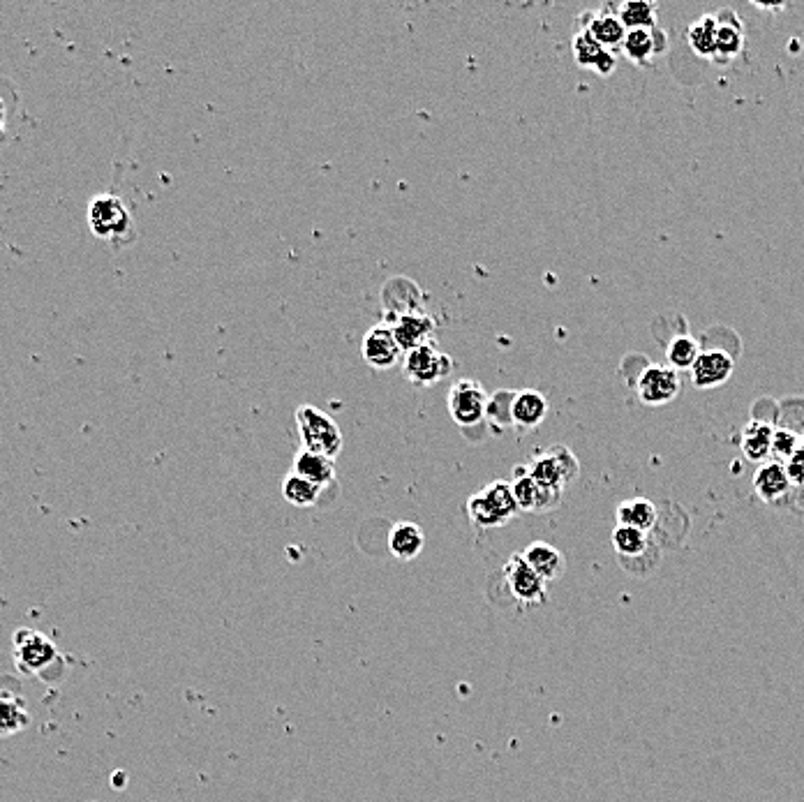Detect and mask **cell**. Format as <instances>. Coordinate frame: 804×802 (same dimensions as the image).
Wrapping results in <instances>:
<instances>
[{
    "instance_id": "277c9868",
    "label": "cell",
    "mask_w": 804,
    "mask_h": 802,
    "mask_svg": "<svg viewBox=\"0 0 804 802\" xmlns=\"http://www.w3.org/2000/svg\"><path fill=\"white\" fill-rule=\"evenodd\" d=\"M525 467L534 481L557 490H564L580 477L578 458L564 444H553L550 449L541 451Z\"/></svg>"
},
{
    "instance_id": "484cf974",
    "label": "cell",
    "mask_w": 804,
    "mask_h": 802,
    "mask_svg": "<svg viewBox=\"0 0 804 802\" xmlns=\"http://www.w3.org/2000/svg\"><path fill=\"white\" fill-rule=\"evenodd\" d=\"M717 33H719V19L717 14H705V17L696 19L687 31V42L694 49V54L701 58H717Z\"/></svg>"
},
{
    "instance_id": "52a82bcc",
    "label": "cell",
    "mask_w": 804,
    "mask_h": 802,
    "mask_svg": "<svg viewBox=\"0 0 804 802\" xmlns=\"http://www.w3.org/2000/svg\"><path fill=\"white\" fill-rule=\"evenodd\" d=\"M490 396L476 380H458L449 391V414L460 428H474L488 417Z\"/></svg>"
},
{
    "instance_id": "4316f807",
    "label": "cell",
    "mask_w": 804,
    "mask_h": 802,
    "mask_svg": "<svg viewBox=\"0 0 804 802\" xmlns=\"http://www.w3.org/2000/svg\"><path fill=\"white\" fill-rule=\"evenodd\" d=\"M657 12V3L650 0H627L617 5V17L627 31H654L659 26Z\"/></svg>"
},
{
    "instance_id": "e0dca14e",
    "label": "cell",
    "mask_w": 804,
    "mask_h": 802,
    "mask_svg": "<svg viewBox=\"0 0 804 802\" xmlns=\"http://www.w3.org/2000/svg\"><path fill=\"white\" fill-rule=\"evenodd\" d=\"M571 49H573V58H576V63L580 68H587V70H594L601 77H608V74H613L615 65H617V58L613 51L603 49L601 44L594 40V37L587 33V31H576L573 35V42H571Z\"/></svg>"
},
{
    "instance_id": "7c38bea8",
    "label": "cell",
    "mask_w": 804,
    "mask_h": 802,
    "mask_svg": "<svg viewBox=\"0 0 804 802\" xmlns=\"http://www.w3.org/2000/svg\"><path fill=\"white\" fill-rule=\"evenodd\" d=\"M361 356L370 368L375 370H391L398 366L400 359H405L396 336H393L389 324H377L363 336L361 343Z\"/></svg>"
},
{
    "instance_id": "d6986e66",
    "label": "cell",
    "mask_w": 804,
    "mask_h": 802,
    "mask_svg": "<svg viewBox=\"0 0 804 802\" xmlns=\"http://www.w3.org/2000/svg\"><path fill=\"white\" fill-rule=\"evenodd\" d=\"M520 555L534 569V574H539L546 583L557 581L564 574V567H567L564 555L555 546L546 544V541H534Z\"/></svg>"
},
{
    "instance_id": "ac0fdd59",
    "label": "cell",
    "mask_w": 804,
    "mask_h": 802,
    "mask_svg": "<svg viewBox=\"0 0 804 802\" xmlns=\"http://www.w3.org/2000/svg\"><path fill=\"white\" fill-rule=\"evenodd\" d=\"M791 479H788L786 465L779 460H765L754 474V490L763 502L777 504L791 493Z\"/></svg>"
},
{
    "instance_id": "5bb4252c",
    "label": "cell",
    "mask_w": 804,
    "mask_h": 802,
    "mask_svg": "<svg viewBox=\"0 0 804 802\" xmlns=\"http://www.w3.org/2000/svg\"><path fill=\"white\" fill-rule=\"evenodd\" d=\"M578 31H587L603 49L622 51V42L627 37V28L617 17V7H606L599 12H585L578 17Z\"/></svg>"
},
{
    "instance_id": "2e32d148",
    "label": "cell",
    "mask_w": 804,
    "mask_h": 802,
    "mask_svg": "<svg viewBox=\"0 0 804 802\" xmlns=\"http://www.w3.org/2000/svg\"><path fill=\"white\" fill-rule=\"evenodd\" d=\"M548 398L534 389H523L513 393L511 400V423L518 433H530L539 428L548 417Z\"/></svg>"
},
{
    "instance_id": "44dd1931",
    "label": "cell",
    "mask_w": 804,
    "mask_h": 802,
    "mask_svg": "<svg viewBox=\"0 0 804 802\" xmlns=\"http://www.w3.org/2000/svg\"><path fill=\"white\" fill-rule=\"evenodd\" d=\"M719 33H717V58L714 61L728 63L742 54L744 49V26L735 12H724L719 17Z\"/></svg>"
},
{
    "instance_id": "836d02e7",
    "label": "cell",
    "mask_w": 804,
    "mask_h": 802,
    "mask_svg": "<svg viewBox=\"0 0 804 802\" xmlns=\"http://www.w3.org/2000/svg\"><path fill=\"white\" fill-rule=\"evenodd\" d=\"M652 37H654V51H657V56L664 54L666 47H668L666 31H661V28L657 26V28H654V31H652Z\"/></svg>"
},
{
    "instance_id": "8fae6325",
    "label": "cell",
    "mask_w": 804,
    "mask_h": 802,
    "mask_svg": "<svg viewBox=\"0 0 804 802\" xmlns=\"http://www.w3.org/2000/svg\"><path fill=\"white\" fill-rule=\"evenodd\" d=\"M680 391H682L680 375H677V370L668 366H647L643 373H640L636 384L640 403L650 407L673 403V400L680 396Z\"/></svg>"
},
{
    "instance_id": "1f68e13d",
    "label": "cell",
    "mask_w": 804,
    "mask_h": 802,
    "mask_svg": "<svg viewBox=\"0 0 804 802\" xmlns=\"http://www.w3.org/2000/svg\"><path fill=\"white\" fill-rule=\"evenodd\" d=\"M786 472L788 479H791L793 486H804V442L798 447V451L786 460Z\"/></svg>"
},
{
    "instance_id": "603a6c76",
    "label": "cell",
    "mask_w": 804,
    "mask_h": 802,
    "mask_svg": "<svg viewBox=\"0 0 804 802\" xmlns=\"http://www.w3.org/2000/svg\"><path fill=\"white\" fill-rule=\"evenodd\" d=\"M292 472L299 474V477L312 481V484L326 488L333 484L335 479V460L326 458L322 454H312V451L299 449V454L294 456Z\"/></svg>"
},
{
    "instance_id": "cb8c5ba5",
    "label": "cell",
    "mask_w": 804,
    "mask_h": 802,
    "mask_svg": "<svg viewBox=\"0 0 804 802\" xmlns=\"http://www.w3.org/2000/svg\"><path fill=\"white\" fill-rule=\"evenodd\" d=\"M31 726L26 701L14 692H0V738L17 735Z\"/></svg>"
},
{
    "instance_id": "7402d4cb",
    "label": "cell",
    "mask_w": 804,
    "mask_h": 802,
    "mask_svg": "<svg viewBox=\"0 0 804 802\" xmlns=\"http://www.w3.org/2000/svg\"><path fill=\"white\" fill-rule=\"evenodd\" d=\"M772 440L774 428L765 421H749L742 430L740 449L742 456L751 463H765L772 456Z\"/></svg>"
},
{
    "instance_id": "e575fe53",
    "label": "cell",
    "mask_w": 804,
    "mask_h": 802,
    "mask_svg": "<svg viewBox=\"0 0 804 802\" xmlns=\"http://www.w3.org/2000/svg\"><path fill=\"white\" fill-rule=\"evenodd\" d=\"M756 7H758V10H765V12H768V10H770V12H774V10H784V5H781V3H779V5H761V3H756Z\"/></svg>"
},
{
    "instance_id": "5b68a950",
    "label": "cell",
    "mask_w": 804,
    "mask_h": 802,
    "mask_svg": "<svg viewBox=\"0 0 804 802\" xmlns=\"http://www.w3.org/2000/svg\"><path fill=\"white\" fill-rule=\"evenodd\" d=\"M88 227L102 241H123L132 232V215L121 197L100 195L88 206Z\"/></svg>"
},
{
    "instance_id": "8992f818",
    "label": "cell",
    "mask_w": 804,
    "mask_h": 802,
    "mask_svg": "<svg viewBox=\"0 0 804 802\" xmlns=\"http://www.w3.org/2000/svg\"><path fill=\"white\" fill-rule=\"evenodd\" d=\"M506 592L511 594L513 601H518L520 606H541L548 601V583L543 581L539 574H534V569L523 560V555L516 553L511 555L509 562L504 564L502 569Z\"/></svg>"
},
{
    "instance_id": "3957f363",
    "label": "cell",
    "mask_w": 804,
    "mask_h": 802,
    "mask_svg": "<svg viewBox=\"0 0 804 802\" xmlns=\"http://www.w3.org/2000/svg\"><path fill=\"white\" fill-rule=\"evenodd\" d=\"M613 548L617 562L631 576H647L650 571L659 567L661 555L659 548L650 539V534L634 530V527L615 525L613 530Z\"/></svg>"
},
{
    "instance_id": "f546056e",
    "label": "cell",
    "mask_w": 804,
    "mask_h": 802,
    "mask_svg": "<svg viewBox=\"0 0 804 802\" xmlns=\"http://www.w3.org/2000/svg\"><path fill=\"white\" fill-rule=\"evenodd\" d=\"M622 54L631 63L638 65V68H647L652 63V58L657 56L652 31H627V37L622 42Z\"/></svg>"
},
{
    "instance_id": "9c48e42d",
    "label": "cell",
    "mask_w": 804,
    "mask_h": 802,
    "mask_svg": "<svg viewBox=\"0 0 804 802\" xmlns=\"http://www.w3.org/2000/svg\"><path fill=\"white\" fill-rule=\"evenodd\" d=\"M14 664L21 673H40L51 662H56L58 648L56 643L40 631L21 627L14 634Z\"/></svg>"
},
{
    "instance_id": "d6a6232c",
    "label": "cell",
    "mask_w": 804,
    "mask_h": 802,
    "mask_svg": "<svg viewBox=\"0 0 804 802\" xmlns=\"http://www.w3.org/2000/svg\"><path fill=\"white\" fill-rule=\"evenodd\" d=\"M7 123H10V107H7L5 98L0 95V141L7 135Z\"/></svg>"
},
{
    "instance_id": "d4e9b609",
    "label": "cell",
    "mask_w": 804,
    "mask_h": 802,
    "mask_svg": "<svg viewBox=\"0 0 804 802\" xmlns=\"http://www.w3.org/2000/svg\"><path fill=\"white\" fill-rule=\"evenodd\" d=\"M617 516V525H624V527H634V530H640L645 534H650L654 530V525H657V507L650 500H645V497H634V500L629 502H622L620 507L615 511Z\"/></svg>"
},
{
    "instance_id": "4dcf8cb0",
    "label": "cell",
    "mask_w": 804,
    "mask_h": 802,
    "mask_svg": "<svg viewBox=\"0 0 804 802\" xmlns=\"http://www.w3.org/2000/svg\"><path fill=\"white\" fill-rule=\"evenodd\" d=\"M802 444V440L798 435L793 433V430L788 428H781V430H774V440H772V460H779V463H786L788 458H791L798 447Z\"/></svg>"
},
{
    "instance_id": "ba28073f",
    "label": "cell",
    "mask_w": 804,
    "mask_h": 802,
    "mask_svg": "<svg viewBox=\"0 0 804 802\" xmlns=\"http://www.w3.org/2000/svg\"><path fill=\"white\" fill-rule=\"evenodd\" d=\"M402 368H405V377L414 386H430L451 373L453 361L449 354L439 349L437 343H428L407 352Z\"/></svg>"
},
{
    "instance_id": "4fadbf2b",
    "label": "cell",
    "mask_w": 804,
    "mask_h": 802,
    "mask_svg": "<svg viewBox=\"0 0 804 802\" xmlns=\"http://www.w3.org/2000/svg\"><path fill=\"white\" fill-rule=\"evenodd\" d=\"M389 326L405 354L421 345L435 343L437 324L435 319L428 313H423V310H402Z\"/></svg>"
},
{
    "instance_id": "30bf717a",
    "label": "cell",
    "mask_w": 804,
    "mask_h": 802,
    "mask_svg": "<svg viewBox=\"0 0 804 802\" xmlns=\"http://www.w3.org/2000/svg\"><path fill=\"white\" fill-rule=\"evenodd\" d=\"M511 488L513 495H516L518 509L527 511V514H548V511L560 507L564 495V490L541 486L539 481H534L530 474H527V467H518V470L513 472Z\"/></svg>"
},
{
    "instance_id": "ffe728a7",
    "label": "cell",
    "mask_w": 804,
    "mask_h": 802,
    "mask_svg": "<svg viewBox=\"0 0 804 802\" xmlns=\"http://www.w3.org/2000/svg\"><path fill=\"white\" fill-rule=\"evenodd\" d=\"M426 546V534H423L421 525L402 521L391 527L389 532V551L393 558L398 560H416Z\"/></svg>"
},
{
    "instance_id": "83f0119b",
    "label": "cell",
    "mask_w": 804,
    "mask_h": 802,
    "mask_svg": "<svg viewBox=\"0 0 804 802\" xmlns=\"http://www.w3.org/2000/svg\"><path fill=\"white\" fill-rule=\"evenodd\" d=\"M324 488L312 484V481L299 477L296 472H289L285 479H282V497L294 507H315V504L322 500Z\"/></svg>"
},
{
    "instance_id": "9a60e30c",
    "label": "cell",
    "mask_w": 804,
    "mask_h": 802,
    "mask_svg": "<svg viewBox=\"0 0 804 802\" xmlns=\"http://www.w3.org/2000/svg\"><path fill=\"white\" fill-rule=\"evenodd\" d=\"M733 370H735L733 356L726 354L724 349H703L698 361L694 363V368L689 370L691 384L701 391L717 389V386L731 380Z\"/></svg>"
},
{
    "instance_id": "7a4b0ae2",
    "label": "cell",
    "mask_w": 804,
    "mask_h": 802,
    "mask_svg": "<svg viewBox=\"0 0 804 802\" xmlns=\"http://www.w3.org/2000/svg\"><path fill=\"white\" fill-rule=\"evenodd\" d=\"M296 428H299L301 449L322 454L335 460L342 451V433L329 414L315 405L296 407Z\"/></svg>"
},
{
    "instance_id": "6da1fadb",
    "label": "cell",
    "mask_w": 804,
    "mask_h": 802,
    "mask_svg": "<svg viewBox=\"0 0 804 802\" xmlns=\"http://www.w3.org/2000/svg\"><path fill=\"white\" fill-rule=\"evenodd\" d=\"M467 514L476 527L493 530L502 527L520 514L516 495H513L511 481L497 479L483 486L479 493H474L467 500Z\"/></svg>"
},
{
    "instance_id": "f1b7e54d",
    "label": "cell",
    "mask_w": 804,
    "mask_h": 802,
    "mask_svg": "<svg viewBox=\"0 0 804 802\" xmlns=\"http://www.w3.org/2000/svg\"><path fill=\"white\" fill-rule=\"evenodd\" d=\"M703 347L691 336H675L666 347V366L680 373V370H691L701 356Z\"/></svg>"
}]
</instances>
